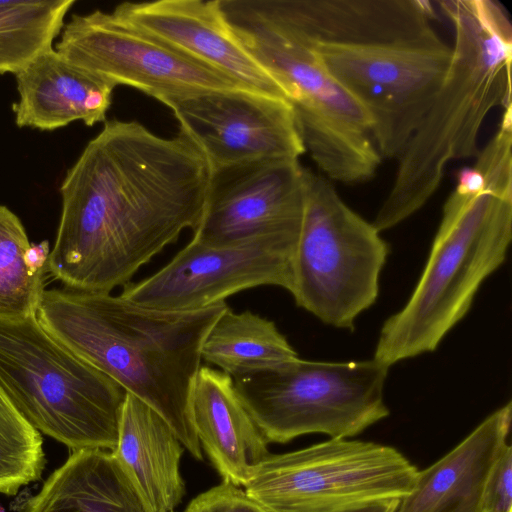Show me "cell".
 <instances>
[{"mask_svg": "<svg viewBox=\"0 0 512 512\" xmlns=\"http://www.w3.org/2000/svg\"><path fill=\"white\" fill-rule=\"evenodd\" d=\"M210 178L206 158L182 132L163 138L136 121H105L60 186L48 273L73 290L125 286L185 229L195 230Z\"/></svg>", "mask_w": 512, "mask_h": 512, "instance_id": "1", "label": "cell"}, {"mask_svg": "<svg viewBox=\"0 0 512 512\" xmlns=\"http://www.w3.org/2000/svg\"><path fill=\"white\" fill-rule=\"evenodd\" d=\"M55 50L114 88L128 85L162 103L212 90H249L137 30L112 12L72 15Z\"/></svg>", "mask_w": 512, "mask_h": 512, "instance_id": "12", "label": "cell"}, {"mask_svg": "<svg viewBox=\"0 0 512 512\" xmlns=\"http://www.w3.org/2000/svg\"><path fill=\"white\" fill-rule=\"evenodd\" d=\"M482 512H512V447L508 443L485 484Z\"/></svg>", "mask_w": 512, "mask_h": 512, "instance_id": "26", "label": "cell"}, {"mask_svg": "<svg viewBox=\"0 0 512 512\" xmlns=\"http://www.w3.org/2000/svg\"><path fill=\"white\" fill-rule=\"evenodd\" d=\"M46 241L30 243L19 217L0 205V318L36 314L48 273Z\"/></svg>", "mask_w": 512, "mask_h": 512, "instance_id": "22", "label": "cell"}, {"mask_svg": "<svg viewBox=\"0 0 512 512\" xmlns=\"http://www.w3.org/2000/svg\"><path fill=\"white\" fill-rule=\"evenodd\" d=\"M180 132L201 150L211 171L263 158L299 159L306 152L293 108L283 98L246 89L171 98Z\"/></svg>", "mask_w": 512, "mask_h": 512, "instance_id": "13", "label": "cell"}, {"mask_svg": "<svg viewBox=\"0 0 512 512\" xmlns=\"http://www.w3.org/2000/svg\"><path fill=\"white\" fill-rule=\"evenodd\" d=\"M45 462L41 433L0 389V493L15 495L20 487L39 480Z\"/></svg>", "mask_w": 512, "mask_h": 512, "instance_id": "24", "label": "cell"}, {"mask_svg": "<svg viewBox=\"0 0 512 512\" xmlns=\"http://www.w3.org/2000/svg\"><path fill=\"white\" fill-rule=\"evenodd\" d=\"M184 512H267L244 490L222 481L193 498Z\"/></svg>", "mask_w": 512, "mask_h": 512, "instance_id": "25", "label": "cell"}, {"mask_svg": "<svg viewBox=\"0 0 512 512\" xmlns=\"http://www.w3.org/2000/svg\"><path fill=\"white\" fill-rule=\"evenodd\" d=\"M299 236L268 235L209 246L191 241L153 275L124 286L121 297L140 306L186 312L210 307L262 285L291 292Z\"/></svg>", "mask_w": 512, "mask_h": 512, "instance_id": "11", "label": "cell"}, {"mask_svg": "<svg viewBox=\"0 0 512 512\" xmlns=\"http://www.w3.org/2000/svg\"><path fill=\"white\" fill-rule=\"evenodd\" d=\"M511 239L512 189L486 181L479 192L455 189L421 277L406 305L384 322L374 359L390 367L434 351L466 315L482 282L505 261Z\"/></svg>", "mask_w": 512, "mask_h": 512, "instance_id": "5", "label": "cell"}, {"mask_svg": "<svg viewBox=\"0 0 512 512\" xmlns=\"http://www.w3.org/2000/svg\"><path fill=\"white\" fill-rule=\"evenodd\" d=\"M227 307L166 312L109 292L63 287L44 290L35 316L59 342L154 408L203 460L190 395L204 339Z\"/></svg>", "mask_w": 512, "mask_h": 512, "instance_id": "3", "label": "cell"}, {"mask_svg": "<svg viewBox=\"0 0 512 512\" xmlns=\"http://www.w3.org/2000/svg\"><path fill=\"white\" fill-rule=\"evenodd\" d=\"M434 16L423 0H324L311 39L281 17L366 110L381 157L397 159L450 65L452 49L436 33Z\"/></svg>", "mask_w": 512, "mask_h": 512, "instance_id": "2", "label": "cell"}, {"mask_svg": "<svg viewBox=\"0 0 512 512\" xmlns=\"http://www.w3.org/2000/svg\"><path fill=\"white\" fill-rule=\"evenodd\" d=\"M20 512H149L134 483L103 449L72 451Z\"/></svg>", "mask_w": 512, "mask_h": 512, "instance_id": "20", "label": "cell"}, {"mask_svg": "<svg viewBox=\"0 0 512 512\" xmlns=\"http://www.w3.org/2000/svg\"><path fill=\"white\" fill-rule=\"evenodd\" d=\"M112 13L251 91L286 99L279 85L244 48L228 24L219 0L123 2Z\"/></svg>", "mask_w": 512, "mask_h": 512, "instance_id": "15", "label": "cell"}, {"mask_svg": "<svg viewBox=\"0 0 512 512\" xmlns=\"http://www.w3.org/2000/svg\"><path fill=\"white\" fill-rule=\"evenodd\" d=\"M74 0H0V74H17L52 48Z\"/></svg>", "mask_w": 512, "mask_h": 512, "instance_id": "23", "label": "cell"}, {"mask_svg": "<svg viewBox=\"0 0 512 512\" xmlns=\"http://www.w3.org/2000/svg\"><path fill=\"white\" fill-rule=\"evenodd\" d=\"M16 75L18 127L54 130L81 120L105 121L114 87L73 64L55 49L39 54Z\"/></svg>", "mask_w": 512, "mask_h": 512, "instance_id": "18", "label": "cell"}, {"mask_svg": "<svg viewBox=\"0 0 512 512\" xmlns=\"http://www.w3.org/2000/svg\"><path fill=\"white\" fill-rule=\"evenodd\" d=\"M201 358L232 378L298 358L275 323L227 307L206 335Z\"/></svg>", "mask_w": 512, "mask_h": 512, "instance_id": "21", "label": "cell"}, {"mask_svg": "<svg viewBox=\"0 0 512 512\" xmlns=\"http://www.w3.org/2000/svg\"><path fill=\"white\" fill-rule=\"evenodd\" d=\"M306 168L299 159L263 158L211 171L192 240L223 246L268 235L299 236Z\"/></svg>", "mask_w": 512, "mask_h": 512, "instance_id": "14", "label": "cell"}, {"mask_svg": "<svg viewBox=\"0 0 512 512\" xmlns=\"http://www.w3.org/2000/svg\"><path fill=\"white\" fill-rule=\"evenodd\" d=\"M418 470L398 450L375 442L330 439L269 454L244 485L267 512H342L401 499Z\"/></svg>", "mask_w": 512, "mask_h": 512, "instance_id": "10", "label": "cell"}, {"mask_svg": "<svg viewBox=\"0 0 512 512\" xmlns=\"http://www.w3.org/2000/svg\"><path fill=\"white\" fill-rule=\"evenodd\" d=\"M250 55L291 104L305 147L318 168L343 183L369 179L381 163L370 116L320 63L271 0H219Z\"/></svg>", "mask_w": 512, "mask_h": 512, "instance_id": "6", "label": "cell"}, {"mask_svg": "<svg viewBox=\"0 0 512 512\" xmlns=\"http://www.w3.org/2000/svg\"><path fill=\"white\" fill-rule=\"evenodd\" d=\"M454 45L432 104L400 156L392 188L372 225L381 232L418 211L436 192L446 166L476 157L492 109L511 102L512 27L494 0H441Z\"/></svg>", "mask_w": 512, "mask_h": 512, "instance_id": "4", "label": "cell"}, {"mask_svg": "<svg viewBox=\"0 0 512 512\" xmlns=\"http://www.w3.org/2000/svg\"><path fill=\"white\" fill-rule=\"evenodd\" d=\"M388 244L326 177L306 168V198L291 294L323 323L352 329L379 294Z\"/></svg>", "mask_w": 512, "mask_h": 512, "instance_id": "9", "label": "cell"}, {"mask_svg": "<svg viewBox=\"0 0 512 512\" xmlns=\"http://www.w3.org/2000/svg\"><path fill=\"white\" fill-rule=\"evenodd\" d=\"M512 404L486 417L438 461L417 473L413 490L394 512H482L488 476L508 444Z\"/></svg>", "mask_w": 512, "mask_h": 512, "instance_id": "16", "label": "cell"}, {"mask_svg": "<svg viewBox=\"0 0 512 512\" xmlns=\"http://www.w3.org/2000/svg\"><path fill=\"white\" fill-rule=\"evenodd\" d=\"M174 512V511H173Z\"/></svg>", "mask_w": 512, "mask_h": 512, "instance_id": "28", "label": "cell"}, {"mask_svg": "<svg viewBox=\"0 0 512 512\" xmlns=\"http://www.w3.org/2000/svg\"><path fill=\"white\" fill-rule=\"evenodd\" d=\"M170 424L150 405L127 392L116 447L111 451L149 512H173L185 495L180 473L184 452Z\"/></svg>", "mask_w": 512, "mask_h": 512, "instance_id": "19", "label": "cell"}, {"mask_svg": "<svg viewBox=\"0 0 512 512\" xmlns=\"http://www.w3.org/2000/svg\"><path fill=\"white\" fill-rule=\"evenodd\" d=\"M190 412L198 441L223 481L244 486L270 452L232 377L201 366L192 386Z\"/></svg>", "mask_w": 512, "mask_h": 512, "instance_id": "17", "label": "cell"}, {"mask_svg": "<svg viewBox=\"0 0 512 512\" xmlns=\"http://www.w3.org/2000/svg\"><path fill=\"white\" fill-rule=\"evenodd\" d=\"M400 499H389L371 502L344 510L342 512H394Z\"/></svg>", "mask_w": 512, "mask_h": 512, "instance_id": "27", "label": "cell"}, {"mask_svg": "<svg viewBox=\"0 0 512 512\" xmlns=\"http://www.w3.org/2000/svg\"><path fill=\"white\" fill-rule=\"evenodd\" d=\"M0 389L30 425L72 451L116 447L127 391L35 315L0 318Z\"/></svg>", "mask_w": 512, "mask_h": 512, "instance_id": "7", "label": "cell"}, {"mask_svg": "<svg viewBox=\"0 0 512 512\" xmlns=\"http://www.w3.org/2000/svg\"><path fill=\"white\" fill-rule=\"evenodd\" d=\"M388 370L374 358L319 362L298 357L232 379L266 441L287 443L311 433L346 439L386 418Z\"/></svg>", "mask_w": 512, "mask_h": 512, "instance_id": "8", "label": "cell"}]
</instances>
